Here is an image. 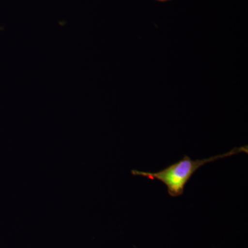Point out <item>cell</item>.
I'll use <instances>...</instances> for the list:
<instances>
[{
  "mask_svg": "<svg viewBox=\"0 0 248 248\" xmlns=\"http://www.w3.org/2000/svg\"><path fill=\"white\" fill-rule=\"evenodd\" d=\"M158 1H169V0H158Z\"/></svg>",
  "mask_w": 248,
  "mask_h": 248,
  "instance_id": "2",
  "label": "cell"
},
{
  "mask_svg": "<svg viewBox=\"0 0 248 248\" xmlns=\"http://www.w3.org/2000/svg\"><path fill=\"white\" fill-rule=\"evenodd\" d=\"M248 146L234 148L224 154L216 155L203 159L192 160L187 155L182 159L156 172L132 170V174L141 176L151 180H158L166 185L168 193L172 197H178L184 194L186 184L194 174L204 165L214 162L223 158L230 157L239 153L248 154Z\"/></svg>",
  "mask_w": 248,
  "mask_h": 248,
  "instance_id": "1",
  "label": "cell"
}]
</instances>
